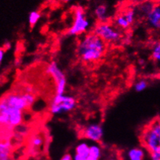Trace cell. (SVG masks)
I'll return each mask as SVG.
<instances>
[{
  "label": "cell",
  "mask_w": 160,
  "mask_h": 160,
  "mask_svg": "<svg viewBox=\"0 0 160 160\" xmlns=\"http://www.w3.org/2000/svg\"><path fill=\"white\" fill-rule=\"evenodd\" d=\"M93 32L100 37L106 43H116L122 39L120 29L108 22H98L94 27Z\"/></svg>",
  "instance_id": "5b68a950"
},
{
  "label": "cell",
  "mask_w": 160,
  "mask_h": 160,
  "mask_svg": "<svg viewBox=\"0 0 160 160\" xmlns=\"http://www.w3.org/2000/svg\"><path fill=\"white\" fill-rule=\"evenodd\" d=\"M109 160H117V159H109Z\"/></svg>",
  "instance_id": "d4e9b609"
},
{
  "label": "cell",
  "mask_w": 160,
  "mask_h": 160,
  "mask_svg": "<svg viewBox=\"0 0 160 160\" xmlns=\"http://www.w3.org/2000/svg\"><path fill=\"white\" fill-rule=\"evenodd\" d=\"M151 58L160 68V41L155 43L152 47Z\"/></svg>",
  "instance_id": "2e32d148"
},
{
  "label": "cell",
  "mask_w": 160,
  "mask_h": 160,
  "mask_svg": "<svg viewBox=\"0 0 160 160\" xmlns=\"http://www.w3.org/2000/svg\"><path fill=\"white\" fill-rule=\"evenodd\" d=\"M60 160H73V156H72L70 153H65L61 156Z\"/></svg>",
  "instance_id": "7402d4cb"
},
{
  "label": "cell",
  "mask_w": 160,
  "mask_h": 160,
  "mask_svg": "<svg viewBox=\"0 0 160 160\" xmlns=\"http://www.w3.org/2000/svg\"><path fill=\"white\" fill-rule=\"evenodd\" d=\"M72 0H61V2H63L64 3H68L69 2H71Z\"/></svg>",
  "instance_id": "cb8c5ba5"
},
{
  "label": "cell",
  "mask_w": 160,
  "mask_h": 160,
  "mask_svg": "<svg viewBox=\"0 0 160 160\" xmlns=\"http://www.w3.org/2000/svg\"><path fill=\"white\" fill-rule=\"evenodd\" d=\"M83 138L91 142L99 143L104 137V128L99 123H90L86 125L82 132Z\"/></svg>",
  "instance_id": "ba28073f"
},
{
  "label": "cell",
  "mask_w": 160,
  "mask_h": 160,
  "mask_svg": "<svg viewBox=\"0 0 160 160\" xmlns=\"http://www.w3.org/2000/svg\"><path fill=\"white\" fill-rule=\"evenodd\" d=\"M141 143L149 153L160 152V118L152 121L143 129Z\"/></svg>",
  "instance_id": "7a4b0ae2"
},
{
  "label": "cell",
  "mask_w": 160,
  "mask_h": 160,
  "mask_svg": "<svg viewBox=\"0 0 160 160\" xmlns=\"http://www.w3.org/2000/svg\"><path fill=\"white\" fill-rule=\"evenodd\" d=\"M145 150L141 147H133L129 148L125 153L126 160H144L145 158Z\"/></svg>",
  "instance_id": "30bf717a"
},
{
  "label": "cell",
  "mask_w": 160,
  "mask_h": 160,
  "mask_svg": "<svg viewBox=\"0 0 160 160\" xmlns=\"http://www.w3.org/2000/svg\"><path fill=\"white\" fill-rule=\"evenodd\" d=\"M45 2H49V1H51V0H45Z\"/></svg>",
  "instance_id": "484cf974"
},
{
  "label": "cell",
  "mask_w": 160,
  "mask_h": 160,
  "mask_svg": "<svg viewBox=\"0 0 160 160\" xmlns=\"http://www.w3.org/2000/svg\"><path fill=\"white\" fill-rule=\"evenodd\" d=\"M107 50V43L93 32H88L82 37L77 46L79 58L85 63L99 61Z\"/></svg>",
  "instance_id": "6da1fadb"
},
{
  "label": "cell",
  "mask_w": 160,
  "mask_h": 160,
  "mask_svg": "<svg viewBox=\"0 0 160 160\" xmlns=\"http://www.w3.org/2000/svg\"><path fill=\"white\" fill-rule=\"evenodd\" d=\"M89 27L90 22L86 16L84 9L81 7H78L75 9L72 25L68 29L67 35L70 37L79 36L87 32Z\"/></svg>",
  "instance_id": "8992f818"
},
{
  "label": "cell",
  "mask_w": 160,
  "mask_h": 160,
  "mask_svg": "<svg viewBox=\"0 0 160 160\" xmlns=\"http://www.w3.org/2000/svg\"><path fill=\"white\" fill-rule=\"evenodd\" d=\"M11 147L10 140H2L0 144V160H11Z\"/></svg>",
  "instance_id": "7c38bea8"
},
{
  "label": "cell",
  "mask_w": 160,
  "mask_h": 160,
  "mask_svg": "<svg viewBox=\"0 0 160 160\" xmlns=\"http://www.w3.org/2000/svg\"><path fill=\"white\" fill-rule=\"evenodd\" d=\"M148 87V82L145 79H140L134 84V90L136 92L140 93L144 91Z\"/></svg>",
  "instance_id": "ac0fdd59"
},
{
  "label": "cell",
  "mask_w": 160,
  "mask_h": 160,
  "mask_svg": "<svg viewBox=\"0 0 160 160\" xmlns=\"http://www.w3.org/2000/svg\"><path fill=\"white\" fill-rule=\"evenodd\" d=\"M94 14L99 22H107L108 13H107V7L105 5L101 4L96 6L94 10Z\"/></svg>",
  "instance_id": "4fadbf2b"
},
{
  "label": "cell",
  "mask_w": 160,
  "mask_h": 160,
  "mask_svg": "<svg viewBox=\"0 0 160 160\" xmlns=\"http://www.w3.org/2000/svg\"><path fill=\"white\" fill-rule=\"evenodd\" d=\"M24 112L19 109L0 102V123L2 128L10 130L22 125L24 120Z\"/></svg>",
  "instance_id": "3957f363"
},
{
  "label": "cell",
  "mask_w": 160,
  "mask_h": 160,
  "mask_svg": "<svg viewBox=\"0 0 160 160\" xmlns=\"http://www.w3.org/2000/svg\"><path fill=\"white\" fill-rule=\"evenodd\" d=\"M150 157L152 160H160V152L155 153H150Z\"/></svg>",
  "instance_id": "44dd1931"
},
{
  "label": "cell",
  "mask_w": 160,
  "mask_h": 160,
  "mask_svg": "<svg viewBox=\"0 0 160 160\" xmlns=\"http://www.w3.org/2000/svg\"><path fill=\"white\" fill-rule=\"evenodd\" d=\"M45 138L42 134H34L30 138V146L33 152H37L45 146Z\"/></svg>",
  "instance_id": "8fae6325"
},
{
  "label": "cell",
  "mask_w": 160,
  "mask_h": 160,
  "mask_svg": "<svg viewBox=\"0 0 160 160\" xmlns=\"http://www.w3.org/2000/svg\"><path fill=\"white\" fill-rule=\"evenodd\" d=\"M89 148H90L89 143L86 141H81L75 147L74 153L83 156H87L89 154Z\"/></svg>",
  "instance_id": "5bb4252c"
},
{
  "label": "cell",
  "mask_w": 160,
  "mask_h": 160,
  "mask_svg": "<svg viewBox=\"0 0 160 160\" xmlns=\"http://www.w3.org/2000/svg\"><path fill=\"white\" fill-rule=\"evenodd\" d=\"M76 106V100L69 94H55L49 104V112L53 115L69 113Z\"/></svg>",
  "instance_id": "277c9868"
},
{
  "label": "cell",
  "mask_w": 160,
  "mask_h": 160,
  "mask_svg": "<svg viewBox=\"0 0 160 160\" xmlns=\"http://www.w3.org/2000/svg\"><path fill=\"white\" fill-rule=\"evenodd\" d=\"M148 25L152 28L160 30V6H155L152 10L146 16Z\"/></svg>",
  "instance_id": "9c48e42d"
},
{
  "label": "cell",
  "mask_w": 160,
  "mask_h": 160,
  "mask_svg": "<svg viewBox=\"0 0 160 160\" xmlns=\"http://www.w3.org/2000/svg\"><path fill=\"white\" fill-rule=\"evenodd\" d=\"M40 18V13L38 12V11H32V12H30L28 16V22L29 24L31 27H34L36 24L37 23V22L39 21Z\"/></svg>",
  "instance_id": "d6986e66"
},
{
  "label": "cell",
  "mask_w": 160,
  "mask_h": 160,
  "mask_svg": "<svg viewBox=\"0 0 160 160\" xmlns=\"http://www.w3.org/2000/svg\"><path fill=\"white\" fill-rule=\"evenodd\" d=\"M46 73L53 79L55 84V94H64L67 86V79L62 70L55 61L49 63Z\"/></svg>",
  "instance_id": "52a82bcc"
},
{
  "label": "cell",
  "mask_w": 160,
  "mask_h": 160,
  "mask_svg": "<svg viewBox=\"0 0 160 160\" xmlns=\"http://www.w3.org/2000/svg\"><path fill=\"white\" fill-rule=\"evenodd\" d=\"M154 7L155 6L152 2H145L140 5L139 9H138V10L141 12V14L147 16L148 13L152 10Z\"/></svg>",
  "instance_id": "e0dca14e"
},
{
  "label": "cell",
  "mask_w": 160,
  "mask_h": 160,
  "mask_svg": "<svg viewBox=\"0 0 160 160\" xmlns=\"http://www.w3.org/2000/svg\"><path fill=\"white\" fill-rule=\"evenodd\" d=\"M124 16H125L126 19L128 20L131 26L135 22V15H136V12H135V9H128V10L125 11L124 12Z\"/></svg>",
  "instance_id": "ffe728a7"
},
{
  "label": "cell",
  "mask_w": 160,
  "mask_h": 160,
  "mask_svg": "<svg viewBox=\"0 0 160 160\" xmlns=\"http://www.w3.org/2000/svg\"><path fill=\"white\" fill-rule=\"evenodd\" d=\"M5 56V49L3 47H2L1 50H0V62H3V58Z\"/></svg>",
  "instance_id": "603a6c76"
},
{
  "label": "cell",
  "mask_w": 160,
  "mask_h": 160,
  "mask_svg": "<svg viewBox=\"0 0 160 160\" xmlns=\"http://www.w3.org/2000/svg\"><path fill=\"white\" fill-rule=\"evenodd\" d=\"M114 25L119 29H122V30H126V29L130 28L131 27V25L129 24V22L123 13L118 15L115 18V19H114Z\"/></svg>",
  "instance_id": "9a60e30c"
}]
</instances>
